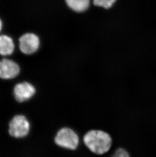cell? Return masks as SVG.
Instances as JSON below:
<instances>
[{
	"instance_id": "obj_8",
	"label": "cell",
	"mask_w": 156,
	"mask_h": 157,
	"mask_svg": "<svg viewBox=\"0 0 156 157\" xmlns=\"http://www.w3.org/2000/svg\"><path fill=\"white\" fill-rule=\"evenodd\" d=\"M68 7L77 12L86 10L90 5V0H65Z\"/></svg>"
},
{
	"instance_id": "obj_10",
	"label": "cell",
	"mask_w": 156,
	"mask_h": 157,
	"mask_svg": "<svg viewBox=\"0 0 156 157\" xmlns=\"http://www.w3.org/2000/svg\"><path fill=\"white\" fill-rule=\"evenodd\" d=\"M3 23L1 18H0V33L1 32L2 30L3 29Z\"/></svg>"
},
{
	"instance_id": "obj_4",
	"label": "cell",
	"mask_w": 156,
	"mask_h": 157,
	"mask_svg": "<svg viewBox=\"0 0 156 157\" xmlns=\"http://www.w3.org/2000/svg\"><path fill=\"white\" fill-rule=\"evenodd\" d=\"M30 129V123L27 117L22 115H17L10 122L9 133L15 138H23L28 134Z\"/></svg>"
},
{
	"instance_id": "obj_5",
	"label": "cell",
	"mask_w": 156,
	"mask_h": 157,
	"mask_svg": "<svg viewBox=\"0 0 156 157\" xmlns=\"http://www.w3.org/2000/svg\"><path fill=\"white\" fill-rule=\"evenodd\" d=\"M20 72L19 65L12 59L4 58L0 60V78L10 79L17 77Z\"/></svg>"
},
{
	"instance_id": "obj_3",
	"label": "cell",
	"mask_w": 156,
	"mask_h": 157,
	"mask_svg": "<svg viewBox=\"0 0 156 157\" xmlns=\"http://www.w3.org/2000/svg\"><path fill=\"white\" fill-rule=\"evenodd\" d=\"M19 50L25 55H32L38 51L40 46V39L38 36L32 32L22 34L18 40Z\"/></svg>"
},
{
	"instance_id": "obj_7",
	"label": "cell",
	"mask_w": 156,
	"mask_h": 157,
	"mask_svg": "<svg viewBox=\"0 0 156 157\" xmlns=\"http://www.w3.org/2000/svg\"><path fill=\"white\" fill-rule=\"evenodd\" d=\"M15 48V43L10 36L0 35V56H7L12 55Z\"/></svg>"
},
{
	"instance_id": "obj_2",
	"label": "cell",
	"mask_w": 156,
	"mask_h": 157,
	"mask_svg": "<svg viewBox=\"0 0 156 157\" xmlns=\"http://www.w3.org/2000/svg\"><path fill=\"white\" fill-rule=\"evenodd\" d=\"M57 146L65 150L75 151L78 148L81 141L79 135L71 128L64 127L56 132L54 138Z\"/></svg>"
},
{
	"instance_id": "obj_1",
	"label": "cell",
	"mask_w": 156,
	"mask_h": 157,
	"mask_svg": "<svg viewBox=\"0 0 156 157\" xmlns=\"http://www.w3.org/2000/svg\"><path fill=\"white\" fill-rule=\"evenodd\" d=\"M81 141L91 153L97 155H103L109 152L113 145L110 134L100 129L88 131Z\"/></svg>"
},
{
	"instance_id": "obj_9",
	"label": "cell",
	"mask_w": 156,
	"mask_h": 157,
	"mask_svg": "<svg viewBox=\"0 0 156 157\" xmlns=\"http://www.w3.org/2000/svg\"><path fill=\"white\" fill-rule=\"evenodd\" d=\"M116 1V0H93V3L95 6L109 9L113 6Z\"/></svg>"
},
{
	"instance_id": "obj_6",
	"label": "cell",
	"mask_w": 156,
	"mask_h": 157,
	"mask_svg": "<svg viewBox=\"0 0 156 157\" xmlns=\"http://www.w3.org/2000/svg\"><path fill=\"white\" fill-rule=\"evenodd\" d=\"M35 93V87L31 83L28 82L17 83L14 89V95L15 99L19 102L28 100Z\"/></svg>"
}]
</instances>
